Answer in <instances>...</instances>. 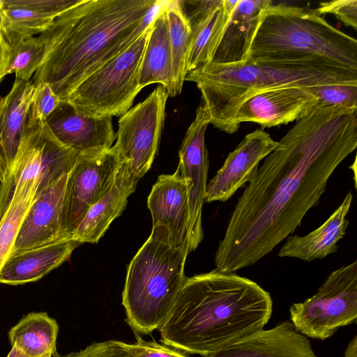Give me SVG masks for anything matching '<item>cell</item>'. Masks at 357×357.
Returning <instances> with one entry per match:
<instances>
[{
  "label": "cell",
  "mask_w": 357,
  "mask_h": 357,
  "mask_svg": "<svg viewBox=\"0 0 357 357\" xmlns=\"http://www.w3.org/2000/svg\"><path fill=\"white\" fill-rule=\"evenodd\" d=\"M237 2L238 0H222L220 5L190 26L192 40L188 61V73L211 62L223 29Z\"/></svg>",
  "instance_id": "27"
},
{
  "label": "cell",
  "mask_w": 357,
  "mask_h": 357,
  "mask_svg": "<svg viewBox=\"0 0 357 357\" xmlns=\"http://www.w3.org/2000/svg\"><path fill=\"white\" fill-rule=\"evenodd\" d=\"M270 294L255 282L216 268L186 278L159 328L162 344L204 357L264 329Z\"/></svg>",
  "instance_id": "3"
},
{
  "label": "cell",
  "mask_w": 357,
  "mask_h": 357,
  "mask_svg": "<svg viewBox=\"0 0 357 357\" xmlns=\"http://www.w3.org/2000/svg\"><path fill=\"white\" fill-rule=\"evenodd\" d=\"M153 227L151 236L190 253L188 188L176 172L159 176L148 197Z\"/></svg>",
  "instance_id": "13"
},
{
  "label": "cell",
  "mask_w": 357,
  "mask_h": 357,
  "mask_svg": "<svg viewBox=\"0 0 357 357\" xmlns=\"http://www.w3.org/2000/svg\"><path fill=\"white\" fill-rule=\"evenodd\" d=\"M315 56L357 70V40L330 24L316 9L271 3L253 39L249 59Z\"/></svg>",
  "instance_id": "5"
},
{
  "label": "cell",
  "mask_w": 357,
  "mask_h": 357,
  "mask_svg": "<svg viewBox=\"0 0 357 357\" xmlns=\"http://www.w3.org/2000/svg\"><path fill=\"white\" fill-rule=\"evenodd\" d=\"M161 3L81 0L56 17L38 37L45 54L32 83L47 82L61 100H68L85 79L145 31Z\"/></svg>",
  "instance_id": "2"
},
{
  "label": "cell",
  "mask_w": 357,
  "mask_h": 357,
  "mask_svg": "<svg viewBox=\"0 0 357 357\" xmlns=\"http://www.w3.org/2000/svg\"><path fill=\"white\" fill-rule=\"evenodd\" d=\"M60 101L48 83L41 82L36 85L29 109L27 123L46 121Z\"/></svg>",
  "instance_id": "32"
},
{
  "label": "cell",
  "mask_w": 357,
  "mask_h": 357,
  "mask_svg": "<svg viewBox=\"0 0 357 357\" xmlns=\"http://www.w3.org/2000/svg\"><path fill=\"white\" fill-rule=\"evenodd\" d=\"M319 15L332 14L345 25L357 28V0H335L319 3Z\"/></svg>",
  "instance_id": "34"
},
{
  "label": "cell",
  "mask_w": 357,
  "mask_h": 357,
  "mask_svg": "<svg viewBox=\"0 0 357 357\" xmlns=\"http://www.w3.org/2000/svg\"><path fill=\"white\" fill-rule=\"evenodd\" d=\"M68 174L38 195L22 223L10 255L67 238L63 230V213Z\"/></svg>",
  "instance_id": "17"
},
{
  "label": "cell",
  "mask_w": 357,
  "mask_h": 357,
  "mask_svg": "<svg viewBox=\"0 0 357 357\" xmlns=\"http://www.w3.org/2000/svg\"><path fill=\"white\" fill-rule=\"evenodd\" d=\"M1 31V17H0V31Z\"/></svg>",
  "instance_id": "38"
},
{
  "label": "cell",
  "mask_w": 357,
  "mask_h": 357,
  "mask_svg": "<svg viewBox=\"0 0 357 357\" xmlns=\"http://www.w3.org/2000/svg\"><path fill=\"white\" fill-rule=\"evenodd\" d=\"M151 25V22L126 50L85 79L68 101L94 115L121 116L128 112L142 90L139 70Z\"/></svg>",
  "instance_id": "7"
},
{
  "label": "cell",
  "mask_w": 357,
  "mask_h": 357,
  "mask_svg": "<svg viewBox=\"0 0 357 357\" xmlns=\"http://www.w3.org/2000/svg\"><path fill=\"white\" fill-rule=\"evenodd\" d=\"M271 3L270 0H238L210 63L227 66L248 61L253 39Z\"/></svg>",
  "instance_id": "19"
},
{
  "label": "cell",
  "mask_w": 357,
  "mask_h": 357,
  "mask_svg": "<svg viewBox=\"0 0 357 357\" xmlns=\"http://www.w3.org/2000/svg\"><path fill=\"white\" fill-rule=\"evenodd\" d=\"M10 47L7 40L0 31V81L6 75V71L9 62Z\"/></svg>",
  "instance_id": "35"
},
{
  "label": "cell",
  "mask_w": 357,
  "mask_h": 357,
  "mask_svg": "<svg viewBox=\"0 0 357 357\" xmlns=\"http://www.w3.org/2000/svg\"><path fill=\"white\" fill-rule=\"evenodd\" d=\"M121 160L114 146L79 155L68 174L63 213V230L71 238L86 213L111 188Z\"/></svg>",
  "instance_id": "11"
},
{
  "label": "cell",
  "mask_w": 357,
  "mask_h": 357,
  "mask_svg": "<svg viewBox=\"0 0 357 357\" xmlns=\"http://www.w3.org/2000/svg\"><path fill=\"white\" fill-rule=\"evenodd\" d=\"M6 40L10 47L6 75L15 73V79L30 81L41 64L45 54L44 45L34 36Z\"/></svg>",
  "instance_id": "30"
},
{
  "label": "cell",
  "mask_w": 357,
  "mask_h": 357,
  "mask_svg": "<svg viewBox=\"0 0 357 357\" xmlns=\"http://www.w3.org/2000/svg\"><path fill=\"white\" fill-rule=\"evenodd\" d=\"M278 145L263 129L246 135L207 183L205 202H226L250 180L259 163Z\"/></svg>",
  "instance_id": "15"
},
{
  "label": "cell",
  "mask_w": 357,
  "mask_h": 357,
  "mask_svg": "<svg viewBox=\"0 0 357 357\" xmlns=\"http://www.w3.org/2000/svg\"><path fill=\"white\" fill-rule=\"evenodd\" d=\"M39 193V184L31 181L19 186L0 218V271L9 257L22 223Z\"/></svg>",
  "instance_id": "29"
},
{
  "label": "cell",
  "mask_w": 357,
  "mask_h": 357,
  "mask_svg": "<svg viewBox=\"0 0 357 357\" xmlns=\"http://www.w3.org/2000/svg\"><path fill=\"white\" fill-rule=\"evenodd\" d=\"M135 340L130 344L123 342L128 357H188L186 354L155 340H146L137 333H135Z\"/></svg>",
  "instance_id": "33"
},
{
  "label": "cell",
  "mask_w": 357,
  "mask_h": 357,
  "mask_svg": "<svg viewBox=\"0 0 357 357\" xmlns=\"http://www.w3.org/2000/svg\"><path fill=\"white\" fill-rule=\"evenodd\" d=\"M185 80L197 84L211 123L228 134L236 132L241 105L262 91L282 87L312 88L357 85V70L315 56L294 60H251L234 65L212 63L188 72Z\"/></svg>",
  "instance_id": "4"
},
{
  "label": "cell",
  "mask_w": 357,
  "mask_h": 357,
  "mask_svg": "<svg viewBox=\"0 0 357 357\" xmlns=\"http://www.w3.org/2000/svg\"><path fill=\"white\" fill-rule=\"evenodd\" d=\"M188 255L150 235L130 261L122 305L135 333L150 334L165 323L187 278Z\"/></svg>",
  "instance_id": "6"
},
{
  "label": "cell",
  "mask_w": 357,
  "mask_h": 357,
  "mask_svg": "<svg viewBox=\"0 0 357 357\" xmlns=\"http://www.w3.org/2000/svg\"><path fill=\"white\" fill-rule=\"evenodd\" d=\"M81 0H0L1 29L6 39L46 31L62 13Z\"/></svg>",
  "instance_id": "23"
},
{
  "label": "cell",
  "mask_w": 357,
  "mask_h": 357,
  "mask_svg": "<svg viewBox=\"0 0 357 357\" xmlns=\"http://www.w3.org/2000/svg\"><path fill=\"white\" fill-rule=\"evenodd\" d=\"M79 156L56 138L46 121L27 123L13 169L0 183V218L19 186L34 181L40 193L68 174Z\"/></svg>",
  "instance_id": "8"
},
{
  "label": "cell",
  "mask_w": 357,
  "mask_h": 357,
  "mask_svg": "<svg viewBox=\"0 0 357 357\" xmlns=\"http://www.w3.org/2000/svg\"><path fill=\"white\" fill-rule=\"evenodd\" d=\"M318 99L317 106L357 107V85L332 84L310 88Z\"/></svg>",
  "instance_id": "31"
},
{
  "label": "cell",
  "mask_w": 357,
  "mask_h": 357,
  "mask_svg": "<svg viewBox=\"0 0 357 357\" xmlns=\"http://www.w3.org/2000/svg\"><path fill=\"white\" fill-rule=\"evenodd\" d=\"M172 58V82L168 96L181 93L187 75V66L192 40L190 26L183 14L177 1L165 2Z\"/></svg>",
  "instance_id": "28"
},
{
  "label": "cell",
  "mask_w": 357,
  "mask_h": 357,
  "mask_svg": "<svg viewBox=\"0 0 357 357\" xmlns=\"http://www.w3.org/2000/svg\"><path fill=\"white\" fill-rule=\"evenodd\" d=\"M344 357H357V336L355 335L354 338L348 344Z\"/></svg>",
  "instance_id": "36"
},
{
  "label": "cell",
  "mask_w": 357,
  "mask_h": 357,
  "mask_svg": "<svg viewBox=\"0 0 357 357\" xmlns=\"http://www.w3.org/2000/svg\"><path fill=\"white\" fill-rule=\"evenodd\" d=\"M318 99L310 88L282 87L260 91L247 98L235 118L238 128L244 122L263 128L287 124L307 115L317 107Z\"/></svg>",
  "instance_id": "16"
},
{
  "label": "cell",
  "mask_w": 357,
  "mask_h": 357,
  "mask_svg": "<svg viewBox=\"0 0 357 357\" xmlns=\"http://www.w3.org/2000/svg\"><path fill=\"white\" fill-rule=\"evenodd\" d=\"M34 88L31 81L15 79L10 91L0 98V183L15 165Z\"/></svg>",
  "instance_id": "20"
},
{
  "label": "cell",
  "mask_w": 357,
  "mask_h": 357,
  "mask_svg": "<svg viewBox=\"0 0 357 357\" xmlns=\"http://www.w3.org/2000/svg\"><path fill=\"white\" fill-rule=\"evenodd\" d=\"M207 357H318L306 336L287 320L261 329Z\"/></svg>",
  "instance_id": "18"
},
{
  "label": "cell",
  "mask_w": 357,
  "mask_h": 357,
  "mask_svg": "<svg viewBox=\"0 0 357 357\" xmlns=\"http://www.w3.org/2000/svg\"><path fill=\"white\" fill-rule=\"evenodd\" d=\"M80 244L64 238L13 253L0 271V283L18 285L38 280L67 261Z\"/></svg>",
  "instance_id": "22"
},
{
  "label": "cell",
  "mask_w": 357,
  "mask_h": 357,
  "mask_svg": "<svg viewBox=\"0 0 357 357\" xmlns=\"http://www.w3.org/2000/svg\"><path fill=\"white\" fill-rule=\"evenodd\" d=\"M357 148V107L317 106L255 170L215 255L225 273L252 266L299 227L336 168Z\"/></svg>",
  "instance_id": "1"
},
{
  "label": "cell",
  "mask_w": 357,
  "mask_h": 357,
  "mask_svg": "<svg viewBox=\"0 0 357 357\" xmlns=\"http://www.w3.org/2000/svg\"><path fill=\"white\" fill-rule=\"evenodd\" d=\"M168 98L161 85L120 116L114 146L139 180L150 169L160 143Z\"/></svg>",
  "instance_id": "10"
},
{
  "label": "cell",
  "mask_w": 357,
  "mask_h": 357,
  "mask_svg": "<svg viewBox=\"0 0 357 357\" xmlns=\"http://www.w3.org/2000/svg\"><path fill=\"white\" fill-rule=\"evenodd\" d=\"M59 326L45 312H31L8 332L12 344L29 357L52 356L56 352Z\"/></svg>",
  "instance_id": "26"
},
{
  "label": "cell",
  "mask_w": 357,
  "mask_h": 357,
  "mask_svg": "<svg viewBox=\"0 0 357 357\" xmlns=\"http://www.w3.org/2000/svg\"><path fill=\"white\" fill-rule=\"evenodd\" d=\"M7 357H29L26 356L23 352L19 350L17 348L15 347H12L11 350L10 351ZM40 357H52L50 355L43 356Z\"/></svg>",
  "instance_id": "37"
},
{
  "label": "cell",
  "mask_w": 357,
  "mask_h": 357,
  "mask_svg": "<svg viewBox=\"0 0 357 357\" xmlns=\"http://www.w3.org/2000/svg\"><path fill=\"white\" fill-rule=\"evenodd\" d=\"M46 123L56 138L79 155L106 151L116 139L112 116L82 111L68 100H61Z\"/></svg>",
  "instance_id": "14"
},
{
  "label": "cell",
  "mask_w": 357,
  "mask_h": 357,
  "mask_svg": "<svg viewBox=\"0 0 357 357\" xmlns=\"http://www.w3.org/2000/svg\"><path fill=\"white\" fill-rule=\"evenodd\" d=\"M172 82V58L169 26L164 5L151 21L149 36L142 59L139 85L141 89L160 84L167 91Z\"/></svg>",
  "instance_id": "25"
},
{
  "label": "cell",
  "mask_w": 357,
  "mask_h": 357,
  "mask_svg": "<svg viewBox=\"0 0 357 357\" xmlns=\"http://www.w3.org/2000/svg\"><path fill=\"white\" fill-rule=\"evenodd\" d=\"M211 123L206 107L202 104L196 111L195 119L189 126L182 142L179 162L175 172L188 183L190 215V252L194 251L204 237L202 209L205 202L208 154L205 144V132Z\"/></svg>",
  "instance_id": "12"
},
{
  "label": "cell",
  "mask_w": 357,
  "mask_h": 357,
  "mask_svg": "<svg viewBox=\"0 0 357 357\" xmlns=\"http://www.w3.org/2000/svg\"><path fill=\"white\" fill-rule=\"evenodd\" d=\"M291 322L307 337L324 340L339 328L356 322L357 261L333 271L317 292L292 304Z\"/></svg>",
  "instance_id": "9"
},
{
  "label": "cell",
  "mask_w": 357,
  "mask_h": 357,
  "mask_svg": "<svg viewBox=\"0 0 357 357\" xmlns=\"http://www.w3.org/2000/svg\"><path fill=\"white\" fill-rule=\"evenodd\" d=\"M352 199L353 194L349 191L340 205L322 225L305 236H289L278 255L311 261L335 253L339 248L337 243L347 234L349 225L347 215Z\"/></svg>",
  "instance_id": "24"
},
{
  "label": "cell",
  "mask_w": 357,
  "mask_h": 357,
  "mask_svg": "<svg viewBox=\"0 0 357 357\" xmlns=\"http://www.w3.org/2000/svg\"><path fill=\"white\" fill-rule=\"evenodd\" d=\"M139 181L129 164L121 160L120 167L109 190L86 213L72 234L80 243H96L112 222L126 208L128 197L134 192Z\"/></svg>",
  "instance_id": "21"
}]
</instances>
